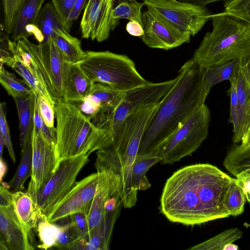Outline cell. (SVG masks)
Returning a JSON list of instances; mask_svg holds the SVG:
<instances>
[{
	"label": "cell",
	"instance_id": "20",
	"mask_svg": "<svg viewBox=\"0 0 250 250\" xmlns=\"http://www.w3.org/2000/svg\"><path fill=\"white\" fill-rule=\"evenodd\" d=\"M232 79L236 87L238 120L236 127L232 131V141L233 144H238L245 136L250 122V83L240 65Z\"/></svg>",
	"mask_w": 250,
	"mask_h": 250
},
{
	"label": "cell",
	"instance_id": "33",
	"mask_svg": "<svg viewBox=\"0 0 250 250\" xmlns=\"http://www.w3.org/2000/svg\"><path fill=\"white\" fill-rule=\"evenodd\" d=\"M0 82L9 96L13 98L30 94L34 91L23 79L21 80L13 74L0 67Z\"/></svg>",
	"mask_w": 250,
	"mask_h": 250
},
{
	"label": "cell",
	"instance_id": "55",
	"mask_svg": "<svg viewBox=\"0 0 250 250\" xmlns=\"http://www.w3.org/2000/svg\"><path fill=\"white\" fill-rule=\"evenodd\" d=\"M249 130H250V122L249 126V128H248V131Z\"/></svg>",
	"mask_w": 250,
	"mask_h": 250
},
{
	"label": "cell",
	"instance_id": "13",
	"mask_svg": "<svg viewBox=\"0 0 250 250\" xmlns=\"http://www.w3.org/2000/svg\"><path fill=\"white\" fill-rule=\"evenodd\" d=\"M114 0H88L80 22L83 38L102 42L107 40L119 21L113 17Z\"/></svg>",
	"mask_w": 250,
	"mask_h": 250
},
{
	"label": "cell",
	"instance_id": "28",
	"mask_svg": "<svg viewBox=\"0 0 250 250\" xmlns=\"http://www.w3.org/2000/svg\"><path fill=\"white\" fill-rule=\"evenodd\" d=\"M6 64L20 75L34 92L45 97L54 106L55 100L51 96L46 87L29 67L19 58L12 55Z\"/></svg>",
	"mask_w": 250,
	"mask_h": 250
},
{
	"label": "cell",
	"instance_id": "40",
	"mask_svg": "<svg viewBox=\"0 0 250 250\" xmlns=\"http://www.w3.org/2000/svg\"><path fill=\"white\" fill-rule=\"evenodd\" d=\"M71 224L80 240H86L89 235L87 215L84 213H76L68 216Z\"/></svg>",
	"mask_w": 250,
	"mask_h": 250
},
{
	"label": "cell",
	"instance_id": "51",
	"mask_svg": "<svg viewBox=\"0 0 250 250\" xmlns=\"http://www.w3.org/2000/svg\"><path fill=\"white\" fill-rule=\"evenodd\" d=\"M250 143V130H248L240 144L244 146Z\"/></svg>",
	"mask_w": 250,
	"mask_h": 250
},
{
	"label": "cell",
	"instance_id": "35",
	"mask_svg": "<svg viewBox=\"0 0 250 250\" xmlns=\"http://www.w3.org/2000/svg\"><path fill=\"white\" fill-rule=\"evenodd\" d=\"M59 226L49 222L45 217L41 218L37 224V231L41 244L40 249L47 250L55 247Z\"/></svg>",
	"mask_w": 250,
	"mask_h": 250
},
{
	"label": "cell",
	"instance_id": "42",
	"mask_svg": "<svg viewBox=\"0 0 250 250\" xmlns=\"http://www.w3.org/2000/svg\"><path fill=\"white\" fill-rule=\"evenodd\" d=\"M76 0H51L64 27Z\"/></svg>",
	"mask_w": 250,
	"mask_h": 250
},
{
	"label": "cell",
	"instance_id": "48",
	"mask_svg": "<svg viewBox=\"0 0 250 250\" xmlns=\"http://www.w3.org/2000/svg\"><path fill=\"white\" fill-rule=\"evenodd\" d=\"M239 65L246 79L250 83V54L239 60Z\"/></svg>",
	"mask_w": 250,
	"mask_h": 250
},
{
	"label": "cell",
	"instance_id": "36",
	"mask_svg": "<svg viewBox=\"0 0 250 250\" xmlns=\"http://www.w3.org/2000/svg\"><path fill=\"white\" fill-rule=\"evenodd\" d=\"M26 0H2L4 14L3 29L12 34L20 10Z\"/></svg>",
	"mask_w": 250,
	"mask_h": 250
},
{
	"label": "cell",
	"instance_id": "3",
	"mask_svg": "<svg viewBox=\"0 0 250 250\" xmlns=\"http://www.w3.org/2000/svg\"><path fill=\"white\" fill-rule=\"evenodd\" d=\"M151 115L140 109L129 115L111 137L107 146L97 151V170L109 168L122 179L121 196L123 207L131 208L137 200V190L133 186L132 172L143 136Z\"/></svg>",
	"mask_w": 250,
	"mask_h": 250
},
{
	"label": "cell",
	"instance_id": "46",
	"mask_svg": "<svg viewBox=\"0 0 250 250\" xmlns=\"http://www.w3.org/2000/svg\"><path fill=\"white\" fill-rule=\"evenodd\" d=\"M8 189L0 186V207H7L13 204V192Z\"/></svg>",
	"mask_w": 250,
	"mask_h": 250
},
{
	"label": "cell",
	"instance_id": "37",
	"mask_svg": "<svg viewBox=\"0 0 250 250\" xmlns=\"http://www.w3.org/2000/svg\"><path fill=\"white\" fill-rule=\"evenodd\" d=\"M227 14L250 24V0H231L224 3Z\"/></svg>",
	"mask_w": 250,
	"mask_h": 250
},
{
	"label": "cell",
	"instance_id": "17",
	"mask_svg": "<svg viewBox=\"0 0 250 250\" xmlns=\"http://www.w3.org/2000/svg\"><path fill=\"white\" fill-rule=\"evenodd\" d=\"M0 242L8 250H32L34 248L26 229L16 213L13 204L0 207Z\"/></svg>",
	"mask_w": 250,
	"mask_h": 250
},
{
	"label": "cell",
	"instance_id": "32",
	"mask_svg": "<svg viewBox=\"0 0 250 250\" xmlns=\"http://www.w3.org/2000/svg\"><path fill=\"white\" fill-rule=\"evenodd\" d=\"M246 196L235 178L231 182L224 197V206L230 215L237 216L244 211Z\"/></svg>",
	"mask_w": 250,
	"mask_h": 250
},
{
	"label": "cell",
	"instance_id": "14",
	"mask_svg": "<svg viewBox=\"0 0 250 250\" xmlns=\"http://www.w3.org/2000/svg\"><path fill=\"white\" fill-rule=\"evenodd\" d=\"M32 173L27 191L35 202L36 197L54 174L58 164L55 145L33 130Z\"/></svg>",
	"mask_w": 250,
	"mask_h": 250
},
{
	"label": "cell",
	"instance_id": "11",
	"mask_svg": "<svg viewBox=\"0 0 250 250\" xmlns=\"http://www.w3.org/2000/svg\"><path fill=\"white\" fill-rule=\"evenodd\" d=\"M174 79L159 83H149L126 91L122 102L112 114L106 126L111 137L119 125L130 114L149 104L159 103L178 80Z\"/></svg>",
	"mask_w": 250,
	"mask_h": 250
},
{
	"label": "cell",
	"instance_id": "52",
	"mask_svg": "<svg viewBox=\"0 0 250 250\" xmlns=\"http://www.w3.org/2000/svg\"><path fill=\"white\" fill-rule=\"evenodd\" d=\"M238 246L232 243H229L225 245L223 250H237Z\"/></svg>",
	"mask_w": 250,
	"mask_h": 250
},
{
	"label": "cell",
	"instance_id": "43",
	"mask_svg": "<svg viewBox=\"0 0 250 250\" xmlns=\"http://www.w3.org/2000/svg\"><path fill=\"white\" fill-rule=\"evenodd\" d=\"M229 82L230 83V87L229 89V95L230 99L229 121L233 125V129H234L237 126L238 120L237 95L236 85L233 79H231Z\"/></svg>",
	"mask_w": 250,
	"mask_h": 250
},
{
	"label": "cell",
	"instance_id": "8",
	"mask_svg": "<svg viewBox=\"0 0 250 250\" xmlns=\"http://www.w3.org/2000/svg\"><path fill=\"white\" fill-rule=\"evenodd\" d=\"M19 40L34 60L51 96L55 100L62 98L71 64L63 57L53 39L39 44L32 43L27 38Z\"/></svg>",
	"mask_w": 250,
	"mask_h": 250
},
{
	"label": "cell",
	"instance_id": "16",
	"mask_svg": "<svg viewBox=\"0 0 250 250\" xmlns=\"http://www.w3.org/2000/svg\"><path fill=\"white\" fill-rule=\"evenodd\" d=\"M142 39L149 47L167 50L190 42V34L174 28L148 9L142 13Z\"/></svg>",
	"mask_w": 250,
	"mask_h": 250
},
{
	"label": "cell",
	"instance_id": "22",
	"mask_svg": "<svg viewBox=\"0 0 250 250\" xmlns=\"http://www.w3.org/2000/svg\"><path fill=\"white\" fill-rule=\"evenodd\" d=\"M93 84L77 63L71 64L62 98L72 103L82 101L90 93Z\"/></svg>",
	"mask_w": 250,
	"mask_h": 250
},
{
	"label": "cell",
	"instance_id": "24",
	"mask_svg": "<svg viewBox=\"0 0 250 250\" xmlns=\"http://www.w3.org/2000/svg\"><path fill=\"white\" fill-rule=\"evenodd\" d=\"M52 38L60 52L69 63H77L84 58L85 51L82 49L80 41L70 35L66 30L57 29L54 31Z\"/></svg>",
	"mask_w": 250,
	"mask_h": 250
},
{
	"label": "cell",
	"instance_id": "34",
	"mask_svg": "<svg viewBox=\"0 0 250 250\" xmlns=\"http://www.w3.org/2000/svg\"><path fill=\"white\" fill-rule=\"evenodd\" d=\"M144 2L136 0H125L116 4L113 8L114 18L118 21L126 19L129 21H135L143 24L141 12Z\"/></svg>",
	"mask_w": 250,
	"mask_h": 250
},
{
	"label": "cell",
	"instance_id": "6",
	"mask_svg": "<svg viewBox=\"0 0 250 250\" xmlns=\"http://www.w3.org/2000/svg\"><path fill=\"white\" fill-rule=\"evenodd\" d=\"M93 83L106 84L126 92L150 82L140 75L128 56L109 51H85L84 58L77 63Z\"/></svg>",
	"mask_w": 250,
	"mask_h": 250
},
{
	"label": "cell",
	"instance_id": "19",
	"mask_svg": "<svg viewBox=\"0 0 250 250\" xmlns=\"http://www.w3.org/2000/svg\"><path fill=\"white\" fill-rule=\"evenodd\" d=\"M45 0H26L17 18L11 36L12 41L27 38L34 35L39 42H43V38L36 26L39 13Z\"/></svg>",
	"mask_w": 250,
	"mask_h": 250
},
{
	"label": "cell",
	"instance_id": "47",
	"mask_svg": "<svg viewBox=\"0 0 250 250\" xmlns=\"http://www.w3.org/2000/svg\"><path fill=\"white\" fill-rule=\"evenodd\" d=\"M126 30L130 35L135 37H142L144 33L143 24L135 21L128 22Z\"/></svg>",
	"mask_w": 250,
	"mask_h": 250
},
{
	"label": "cell",
	"instance_id": "54",
	"mask_svg": "<svg viewBox=\"0 0 250 250\" xmlns=\"http://www.w3.org/2000/svg\"><path fill=\"white\" fill-rule=\"evenodd\" d=\"M125 0H114V6L118 3L119 2ZM163 0V1H175L176 0Z\"/></svg>",
	"mask_w": 250,
	"mask_h": 250
},
{
	"label": "cell",
	"instance_id": "29",
	"mask_svg": "<svg viewBox=\"0 0 250 250\" xmlns=\"http://www.w3.org/2000/svg\"><path fill=\"white\" fill-rule=\"evenodd\" d=\"M22 156L18 168L11 180L8 183L13 192L21 191L24 188L26 180L32 173V146L31 138L21 153Z\"/></svg>",
	"mask_w": 250,
	"mask_h": 250
},
{
	"label": "cell",
	"instance_id": "50",
	"mask_svg": "<svg viewBox=\"0 0 250 250\" xmlns=\"http://www.w3.org/2000/svg\"><path fill=\"white\" fill-rule=\"evenodd\" d=\"M0 181L1 183L2 181L3 178L7 172V166L5 162L2 160V158L0 159Z\"/></svg>",
	"mask_w": 250,
	"mask_h": 250
},
{
	"label": "cell",
	"instance_id": "41",
	"mask_svg": "<svg viewBox=\"0 0 250 250\" xmlns=\"http://www.w3.org/2000/svg\"><path fill=\"white\" fill-rule=\"evenodd\" d=\"M36 104L46 125L49 127H54V106L45 97L38 93H37Z\"/></svg>",
	"mask_w": 250,
	"mask_h": 250
},
{
	"label": "cell",
	"instance_id": "21",
	"mask_svg": "<svg viewBox=\"0 0 250 250\" xmlns=\"http://www.w3.org/2000/svg\"><path fill=\"white\" fill-rule=\"evenodd\" d=\"M37 93L33 91L30 94L14 98L19 117L21 153L31 138L34 127Z\"/></svg>",
	"mask_w": 250,
	"mask_h": 250
},
{
	"label": "cell",
	"instance_id": "10",
	"mask_svg": "<svg viewBox=\"0 0 250 250\" xmlns=\"http://www.w3.org/2000/svg\"><path fill=\"white\" fill-rule=\"evenodd\" d=\"M89 156L83 154L59 161L54 174L35 200L40 219L45 217L49 211L71 190L77 182L78 174L89 162Z\"/></svg>",
	"mask_w": 250,
	"mask_h": 250
},
{
	"label": "cell",
	"instance_id": "27",
	"mask_svg": "<svg viewBox=\"0 0 250 250\" xmlns=\"http://www.w3.org/2000/svg\"><path fill=\"white\" fill-rule=\"evenodd\" d=\"M36 26L43 38V42L52 38L54 31L57 29H65L50 1L46 3L41 9L37 20Z\"/></svg>",
	"mask_w": 250,
	"mask_h": 250
},
{
	"label": "cell",
	"instance_id": "38",
	"mask_svg": "<svg viewBox=\"0 0 250 250\" xmlns=\"http://www.w3.org/2000/svg\"><path fill=\"white\" fill-rule=\"evenodd\" d=\"M80 241L71 224L60 226L55 247L61 250H73Z\"/></svg>",
	"mask_w": 250,
	"mask_h": 250
},
{
	"label": "cell",
	"instance_id": "31",
	"mask_svg": "<svg viewBox=\"0 0 250 250\" xmlns=\"http://www.w3.org/2000/svg\"><path fill=\"white\" fill-rule=\"evenodd\" d=\"M242 235L243 232L238 228L230 229L188 250H223L225 245L240 239Z\"/></svg>",
	"mask_w": 250,
	"mask_h": 250
},
{
	"label": "cell",
	"instance_id": "4",
	"mask_svg": "<svg viewBox=\"0 0 250 250\" xmlns=\"http://www.w3.org/2000/svg\"><path fill=\"white\" fill-rule=\"evenodd\" d=\"M54 107L58 162L83 154L90 155L110 144L109 133L95 125L75 104L61 98L55 100Z\"/></svg>",
	"mask_w": 250,
	"mask_h": 250
},
{
	"label": "cell",
	"instance_id": "45",
	"mask_svg": "<svg viewBox=\"0 0 250 250\" xmlns=\"http://www.w3.org/2000/svg\"><path fill=\"white\" fill-rule=\"evenodd\" d=\"M235 177L238 185L245 193L246 200L250 205V172L242 171Z\"/></svg>",
	"mask_w": 250,
	"mask_h": 250
},
{
	"label": "cell",
	"instance_id": "7",
	"mask_svg": "<svg viewBox=\"0 0 250 250\" xmlns=\"http://www.w3.org/2000/svg\"><path fill=\"white\" fill-rule=\"evenodd\" d=\"M210 113L204 104L197 108L169 138L156 149L163 164H172L190 155L208 133Z\"/></svg>",
	"mask_w": 250,
	"mask_h": 250
},
{
	"label": "cell",
	"instance_id": "53",
	"mask_svg": "<svg viewBox=\"0 0 250 250\" xmlns=\"http://www.w3.org/2000/svg\"><path fill=\"white\" fill-rule=\"evenodd\" d=\"M5 146V142L2 137L0 135V157L2 158L4 146Z\"/></svg>",
	"mask_w": 250,
	"mask_h": 250
},
{
	"label": "cell",
	"instance_id": "30",
	"mask_svg": "<svg viewBox=\"0 0 250 250\" xmlns=\"http://www.w3.org/2000/svg\"><path fill=\"white\" fill-rule=\"evenodd\" d=\"M239 68V60L235 59L206 69L205 80L207 87L210 91L216 84L226 80L230 81Z\"/></svg>",
	"mask_w": 250,
	"mask_h": 250
},
{
	"label": "cell",
	"instance_id": "23",
	"mask_svg": "<svg viewBox=\"0 0 250 250\" xmlns=\"http://www.w3.org/2000/svg\"><path fill=\"white\" fill-rule=\"evenodd\" d=\"M13 205L21 223L29 232L37 226L40 219V213L37 205L29 192L21 190L13 192Z\"/></svg>",
	"mask_w": 250,
	"mask_h": 250
},
{
	"label": "cell",
	"instance_id": "18",
	"mask_svg": "<svg viewBox=\"0 0 250 250\" xmlns=\"http://www.w3.org/2000/svg\"><path fill=\"white\" fill-rule=\"evenodd\" d=\"M97 172L98 180L96 192L87 215L89 233L104 219V204L111 191L117 186H122L121 177L112 170L104 168Z\"/></svg>",
	"mask_w": 250,
	"mask_h": 250
},
{
	"label": "cell",
	"instance_id": "25",
	"mask_svg": "<svg viewBox=\"0 0 250 250\" xmlns=\"http://www.w3.org/2000/svg\"><path fill=\"white\" fill-rule=\"evenodd\" d=\"M160 161V157L155 151L137 155L132 172L133 186L136 190H145L151 187L146 174L151 167Z\"/></svg>",
	"mask_w": 250,
	"mask_h": 250
},
{
	"label": "cell",
	"instance_id": "15",
	"mask_svg": "<svg viewBox=\"0 0 250 250\" xmlns=\"http://www.w3.org/2000/svg\"><path fill=\"white\" fill-rule=\"evenodd\" d=\"M98 180L97 172L76 182L69 193L49 211L45 217L49 222L54 223L76 213L88 215Z\"/></svg>",
	"mask_w": 250,
	"mask_h": 250
},
{
	"label": "cell",
	"instance_id": "39",
	"mask_svg": "<svg viewBox=\"0 0 250 250\" xmlns=\"http://www.w3.org/2000/svg\"><path fill=\"white\" fill-rule=\"evenodd\" d=\"M6 104L2 102L0 106V135L5 142V146L13 163L16 162V157L13 148L9 128L6 119Z\"/></svg>",
	"mask_w": 250,
	"mask_h": 250
},
{
	"label": "cell",
	"instance_id": "12",
	"mask_svg": "<svg viewBox=\"0 0 250 250\" xmlns=\"http://www.w3.org/2000/svg\"><path fill=\"white\" fill-rule=\"evenodd\" d=\"M125 92L106 84L95 83L90 93L83 101L73 103L95 125L106 131L107 123L122 102Z\"/></svg>",
	"mask_w": 250,
	"mask_h": 250
},
{
	"label": "cell",
	"instance_id": "9",
	"mask_svg": "<svg viewBox=\"0 0 250 250\" xmlns=\"http://www.w3.org/2000/svg\"><path fill=\"white\" fill-rule=\"evenodd\" d=\"M147 9L178 31L197 34L212 14L206 6L178 1L144 0Z\"/></svg>",
	"mask_w": 250,
	"mask_h": 250
},
{
	"label": "cell",
	"instance_id": "44",
	"mask_svg": "<svg viewBox=\"0 0 250 250\" xmlns=\"http://www.w3.org/2000/svg\"><path fill=\"white\" fill-rule=\"evenodd\" d=\"M87 0H76L69 18L65 24V29L69 32L73 21L76 20L79 16L82 10L86 3Z\"/></svg>",
	"mask_w": 250,
	"mask_h": 250
},
{
	"label": "cell",
	"instance_id": "49",
	"mask_svg": "<svg viewBox=\"0 0 250 250\" xmlns=\"http://www.w3.org/2000/svg\"><path fill=\"white\" fill-rule=\"evenodd\" d=\"M178 1L187 2L197 5L206 6V5L217 1H223L226 2L231 0H176Z\"/></svg>",
	"mask_w": 250,
	"mask_h": 250
},
{
	"label": "cell",
	"instance_id": "5",
	"mask_svg": "<svg viewBox=\"0 0 250 250\" xmlns=\"http://www.w3.org/2000/svg\"><path fill=\"white\" fill-rule=\"evenodd\" d=\"M212 30L206 33L193 59L208 69L250 54V24L225 12L210 16Z\"/></svg>",
	"mask_w": 250,
	"mask_h": 250
},
{
	"label": "cell",
	"instance_id": "1",
	"mask_svg": "<svg viewBox=\"0 0 250 250\" xmlns=\"http://www.w3.org/2000/svg\"><path fill=\"white\" fill-rule=\"evenodd\" d=\"M234 178L216 166L196 164L176 171L160 197L161 212L170 222L200 225L228 217L224 197Z\"/></svg>",
	"mask_w": 250,
	"mask_h": 250
},
{
	"label": "cell",
	"instance_id": "2",
	"mask_svg": "<svg viewBox=\"0 0 250 250\" xmlns=\"http://www.w3.org/2000/svg\"><path fill=\"white\" fill-rule=\"evenodd\" d=\"M206 70L193 58L182 66L177 82L159 103L146 129L138 154L157 149L205 104L209 92L205 80Z\"/></svg>",
	"mask_w": 250,
	"mask_h": 250
},
{
	"label": "cell",
	"instance_id": "26",
	"mask_svg": "<svg viewBox=\"0 0 250 250\" xmlns=\"http://www.w3.org/2000/svg\"><path fill=\"white\" fill-rule=\"evenodd\" d=\"M226 169L236 176L242 171L250 172V146L242 147L233 144L223 162Z\"/></svg>",
	"mask_w": 250,
	"mask_h": 250
}]
</instances>
